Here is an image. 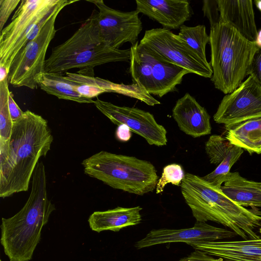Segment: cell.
<instances>
[{"instance_id":"9a60e30c","label":"cell","mask_w":261,"mask_h":261,"mask_svg":"<svg viewBox=\"0 0 261 261\" xmlns=\"http://www.w3.org/2000/svg\"><path fill=\"white\" fill-rule=\"evenodd\" d=\"M136 10L159 22L163 28L177 30L192 15L188 0H136Z\"/></svg>"},{"instance_id":"8992f818","label":"cell","mask_w":261,"mask_h":261,"mask_svg":"<svg viewBox=\"0 0 261 261\" xmlns=\"http://www.w3.org/2000/svg\"><path fill=\"white\" fill-rule=\"evenodd\" d=\"M85 173L109 186L143 195L155 190L158 176L150 162L101 151L82 162Z\"/></svg>"},{"instance_id":"836d02e7","label":"cell","mask_w":261,"mask_h":261,"mask_svg":"<svg viewBox=\"0 0 261 261\" xmlns=\"http://www.w3.org/2000/svg\"><path fill=\"white\" fill-rule=\"evenodd\" d=\"M256 186L259 188L261 189V182L255 181Z\"/></svg>"},{"instance_id":"4dcf8cb0","label":"cell","mask_w":261,"mask_h":261,"mask_svg":"<svg viewBox=\"0 0 261 261\" xmlns=\"http://www.w3.org/2000/svg\"><path fill=\"white\" fill-rule=\"evenodd\" d=\"M8 102L11 120L13 122H15L22 116L24 112L19 108L14 100L13 94L11 91L9 92Z\"/></svg>"},{"instance_id":"6da1fadb","label":"cell","mask_w":261,"mask_h":261,"mask_svg":"<svg viewBox=\"0 0 261 261\" xmlns=\"http://www.w3.org/2000/svg\"><path fill=\"white\" fill-rule=\"evenodd\" d=\"M53 136L48 122L30 110L13 123L10 139L0 143V197L28 191L41 157L49 151Z\"/></svg>"},{"instance_id":"7c38bea8","label":"cell","mask_w":261,"mask_h":261,"mask_svg":"<svg viewBox=\"0 0 261 261\" xmlns=\"http://www.w3.org/2000/svg\"><path fill=\"white\" fill-rule=\"evenodd\" d=\"M98 9L97 23L100 37L109 46L119 49L124 43L132 45L138 41L142 23L136 10L121 11L106 5L102 0L87 1Z\"/></svg>"},{"instance_id":"1f68e13d","label":"cell","mask_w":261,"mask_h":261,"mask_svg":"<svg viewBox=\"0 0 261 261\" xmlns=\"http://www.w3.org/2000/svg\"><path fill=\"white\" fill-rule=\"evenodd\" d=\"M130 128L125 124L118 126L116 131V138L121 142H127L131 138L132 133Z\"/></svg>"},{"instance_id":"8fae6325","label":"cell","mask_w":261,"mask_h":261,"mask_svg":"<svg viewBox=\"0 0 261 261\" xmlns=\"http://www.w3.org/2000/svg\"><path fill=\"white\" fill-rule=\"evenodd\" d=\"M261 117V86L251 76L226 94L214 115V121L226 129L240 122Z\"/></svg>"},{"instance_id":"f546056e","label":"cell","mask_w":261,"mask_h":261,"mask_svg":"<svg viewBox=\"0 0 261 261\" xmlns=\"http://www.w3.org/2000/svg\"><path fill=\"white\" fill-rule=\"evenodd\" d=\"M180 261H231L221 257H214L199 250L195 249L187 257H184Z\"/></svg>"},{"instance_id":"e575fe53","label":"cell","mask_w":261,"mask_h":261,"mask_svg":"<svg viewBox=\"0 0 261 261\" xmlns=\"http://www.w3.org/2000/svg\"><path fill=\"white\" fill-rule=\"evenodd\" d=\"M259 232H260V234H261V227H260V228L259 229Z\"/></svg>"},{"instance_id":"3957f363","label":"cell","mask_w":261,"mask_h":261,"mask_svg":"<svg viewBox=\"0 0 261 261\" xmlns=\"http://www.w3.org/2000/svg\"><path fill=\"white\" fill-rule=\"evenodd\" d=\"M185 202L196 221L223 225L245 240L259 239L261 213L236 203L221 191L200 177L187 173L180 184Z\"/></svg>"},{"instance_id":"f1b7e54d","label":"cell","mask_w":261,"mask_h":261,"mask_svg":"<svg viewBox=\"0 0 261 261\" xmlns=\"http://www.w3.org/2000/svg\"><path fill=\"white\" fill-rule=\"evenodd\" d=\"M248 75L253 77L261 86V48L255 53Z\"/></svg>"},{"instance_id":"44dd1931","label":"cell","mask_w":261,"mask_h":261,"mask_svg":"<svg viewBox=\"0 0 261 261\" xmlns=\"http://www.w3.org/2000/svg\"><path fill=\"white\" fill-rule=\"evenodd\" d=\"M225 138L250 154L261 153V117L248 120L226 129Z\"/></svg>"},{"instance_id":"603a6c76","label":"cell","mask_w":261,"mask_h":261,"mask_svg":"<svg viewBox=\"0 0 261 261\" xmlns=\"http://www.w3.org/2000/svg\"><path fill=\"white\" fill-rule=\"evenodd\" d=\"M178 35L203 60L207 61L205 49L206 44L210 42V36L206 33L205 25L188 27L184 24L180 28Z\"/></svg>"},{"instance_id":"2e32d148","label":"cell","mask_w":261,"mask_h":261,"mask_svg":"<svg viewBox=\"0 0 261 261\" xmlns=\"http://www.w3.org/2000/svg\"><path fill=\"white\" fill-rule=\"evenodd\" d=\"M172 117L179 129L193 138L211 133L210 115L188 93L176 101L172 109Z\"/></svg>"},{"instance_id":"ffe728a7","label":"cell","mask_w":261,"mask_h":261,"mask_svg":"<svg viewBox=\"0 0 261 261\" xmlns=\"http://www.w3.org/2000/svg\"><path fill=\"white\" fill-rule=\"evenodd\" d=\"M224 183L220 188L221 191L236 203L243 207H261V189L254 181L234 172L229 173Z\"/></svg>"},{"instance_id":"83f0119b","label":"cell","mask_w":261,"mask_h":261,"mask_svg":"<svg viewBox=\"0 0 261 261\" xmlns=\"http://www.w3.org/2000/svg\"><path fill=\"white\" fill-rule=\"evenodd\" d=\"M20 0H1L0 1V31L3 30L4 25L8 18L21 2Z\"/></svg>"},{"instance_id":"5b68a950","label":"cell","mask_w":261,"mask_h":261,"mask_svg":"<svg viewBox=\"0 0 261 261\" xmlns=\"http://www.w3.org/2000/svg\"><path fill=\"white\" fill-rule=\"evenodd\" d=\"M210 44L213 70L211 80L225 94L231 93L248 75L252 61L259 49L234 28L219 20L211 23Z\"/></svg>"},{"instance_id":"e0dca14e","label":"cell","mask_w":261,"mask_h":261,"mask_svg":"<svg viewBox=\"0 0 261 261\" xmlns=\"http://www.w3.org/2000/svg\"><path fill=\"white\" fill-rule=\"evenodd\" d=\"M189 245L209 255L231 261H261V238L194 242Z\"/></svg>"},{"instance_id":"ba28073f","label":"cell","mask_w":261,"mask_h":261,"mask_svg":"<svg viewBox=\"0 0 261 261\" xmlns=\"http://www.w3.org/2000/svg\"><path fill=\"white\" fill-rule=\"evenodd\" d=\"M129 72L135 84L150 95L162 97L177 90L184 76L191 72L140 44L130 48Z\"/></svg>"},{"instance_id":"7402d4cb","label":"cell","mask_w":261,"mask_h":261,"mask_svg":"<svg viewBox=\"0 0 261 261\" xmlns=\"http://www.w3.org/2000/svg\"><path fill=\"white\" fill-rule=\"evenodd\" d=\"M38 86L48 94L59 99L72 100L79 103H94L92 99L82 96L77 92L71 81L62 74L44 72L40 77Z\"/></svg>"},{"instance_id":"52a82bcc","label":"cell","mask_w":261,"mask_h":261,"mask_svg":"<svg viewBox=\"0 0 261 261\" xmlns=\"http://www.w3.org/2000/svg\"><path fill=\"white\" fill-rule=\"evenodd\" d=\"M61 0H22L11 21L1 32L0 66L8 73L18 53L36 37Z\"/></svg>"},{"instance_id":"d6a6232c","label":"cell","mask_w":261,"mask_h":261,"mask_svg":"<svg viewBox=\"0 0 261 261\" xmlns=\"http://www.w3.org/2000/svg\"><path fill=\"white\" fill-rule=\"evenodd\" d=\"M255 43L258 48H261V29L258 32Z\"/></svg>"},{"instance_id":"d4e9b609","label":"cell","mask_w":261,"mask_h":261,"mask_svg":"<svg viewBox=\"0 0 261 261\" xmlns=\"http://www.w3.org/2000/svg\"><path fill=\"white\" fill-rule=\"evenodd\" d=\"M8 77L0 81V143L10 139L13 127L8 108Z\"/></svg>"},{"instance_id":"9c48e42d","label":"cell","mask_w":261,"mask_h":261,"mask_svg":"<svg viewBox=\"0 0 261 261\" xmlns=\"http://www.w3.org/2000/svg\"><path fill=\"white\" fill-rule=\"evenodd\" d=\"M77 1L61 0L38 35L18 53L8 74V82L11 85L15 87H26L33 90L38 87L40 77L45 72L47 48L57 32L56 19L63 8Z\"/></svg>"},{"instance_id":"ac0fdd59","label":"cell","mask_w":261,"mask_h":261,"mask_svg":"<svg viewBox=\"0 0 261 261\" xmlns=\"http://www.w3.org/2000/svg\"><path fill=\"white\" fill-rule=\"evenodd\" d=\"M219 20L234 28L248 40L255 42L258 32L253 1L216 0Z\"/></svg>"},{"instance_id":"5bb4252c","label":"cell","mask_w":261,"mask_h":261,"mask_svg":"<svg viewBox=\"0 0 261 261\" xmlns=\"http://www.w3.org/2000/svg\"><path fill=\"white\" fill-rule=\"evenodd\" d=\"M237 234L227 228L218 227L204 222L196 221L194 226L187 228H160L150 231L135 244L137 249L174 242L188 245L194 242L218 241L230 239Z\"/></svg>"},{"instance_id":"d6986e66","label":"cell","mask_w":261,"mask_h":261,"mask_svg":"<svg viewBox=\"0 0 261 261\" xmlns=\"http://www.w3.org/2000/svg\"><path fill=\"white\" fill-rule=\"evenodd\" d=\"M142 209L140 206H118L107 211H96L89 216L88 221L91 230L98 233L105 230L117 232L124 227L140 224Z\"/></svg>"},{"instance_id":"4fadbf2b","label":"cell","mask_w":261,"mask_h":261,"mask_svg":"<svg viewBox=\"0 0 261 261\" xmlns=\"http://www.w3.org/2000/svg\"><path fill=\"white\" fill-rule=\"evenodd\" d=\"M93 103L114 124L126 125L149 145L162 146L167 144L166 129L157 123L150 113L137 108L117 106L98 98Z\"/></svg>"},{"instance_id":"d590c367","label":"cell","mask_w":261,"mask_h":261,"mask_svg":"<svg viewBox=\"0 0 261 261\" xmlns=\"http://www.w3.org/2000/svg\"><path fill=\"white\" fill-rule=\"evenodd\" d=\"M0 261H2V259H1Z\"/></svg>"},{"instance_id":"7a4b0ae2","label":"cell","mask_w":261,"mask_h":261,"mask_svg":"<svg viewBox=\"0 0 261 261\" xmlns=\"http://www.w3.org/2000/svg\"><path fill=\"white\" fill-rule=\"evenodd\" d=\"M55 205L49 199L45 167L39 162L32 178L30 196L23 207L8 218H2L1 243L10 261H30L41 240L42 228Z\"/></svg>"},{"instance_id":"4316f807","label":"cell","mask_w":261,"mask_h":261,"mask_svg":"<svg viewBox=\"0 0 261 261\" xmlns=\"http://www.w3.org/2000/svg\"><path fill=\"white\" fill-rule=\"evenodd\" d=\"M181 166L177 164H169L164 167L161 177L158 179L156 186V193H162L167 184L175 186L180 185L185 177Z\"/></svg>"},{"instance_id":"cb8c5ba5","label":"cell","mask_w":261,"mask_h":261,"mask_svg":"<svg viewBox=\"0 0 261 261\" xmlns=\"http://www.w3.org/2000/svg\"><path fill=\"white\" fill-rule=\"evenodd\" d=\"M244 149L232 145L222 162L211 173L202 178L214 186L221 188L230 173L232 166L239 159Z\"/></svg>"},{"instance_id":"484cf974","label":"cell","mask_w":261,"mask_h":261,"mask_svg":"<svg viewBox=\"0 0 261 261\" xmlns=\"http://www.w3.org/2000/svg\"><path fill=\"white\" fill-rule=\"evenodd\" d=\"M232 144L222 136L213 135L205 143V151L210 163L219 165L230 150Z\"/></svg>"},{"instance_id":"277c9868","label":"cell","mask_w":261,"mask_h":261,"mask_svg":"<svg viewBox=\"0 0 261 261\" xmlns=\"http://www.w3.org/2000/svg\"><path fill=\"white\" fill-rule=\"evenodd\" d=\"M94 9L78 30L66 41L54 48L44 63V71L62 74L72 68L93 69L110 62H129L130 49L108 45L101 39Z\"/></svg>"},{"instance_id":"30bf717a","label":"cell","mask_w":261,"mask_h":261,"mask_svg":"<svg viewBox=\"0 0 261 261\" xmlns=\"http://www.w3.org/2000/svg\"><path fill=\"white\" fill-rule=\"evenodd\" d=\"M139 43L191 73L206 78L212 76L210 63L203 60L178 35L170 30L164 28L147 30Z\"/></svg>"}]
</instances>
